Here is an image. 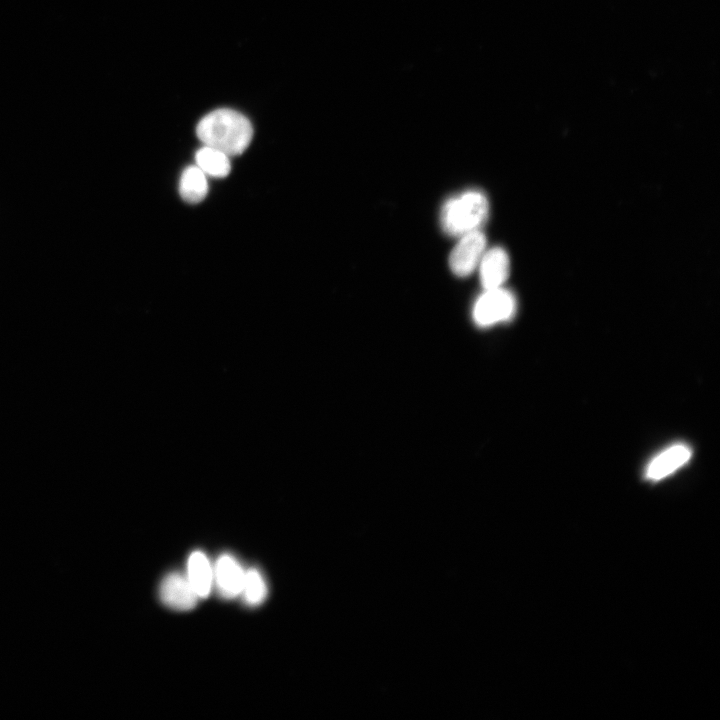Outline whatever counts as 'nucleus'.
<instances>
[{
    "mask_svg": "<svg viewBox=\"0 0 720 720\" xmlns=\"http://www.w3.org/2000/svg\"><path fill=\"white\" fill-rule=\"evenodd\" d=\"M196 134L205 146L218 149L230 157L247 149L253 137V127L243 114L220 108L200 119Z\"/></svg>",
    "mask_w": 720,
    "mask_h": 720,
    "instance_id": "nucleus-1",
    "label": "nucleus"
},
{
    "mask_svg": "<svg viewBox=\"0 0 720 720\" xmlns=\"http://www.w3.org/2000/svg\"><path fill=\"white\" fill-rule=\"evenodd\" d=\"M489 204L484 193L470 190L449 198L440 213L443 230L452 236H462L479 230L485 222Z\"/></svg>",
    "mask_w": 720,
    "mask_h": 720,
    "instance_id": "nucleus-2",
    "label": "nucleus"
},
{
    "mask_svg": "<svg viewBox=\"0 0 720 720\" xmlns=\"http://www.w3.org/2000/svg\"><path fill=\"white\" fill-rule=\"evenodd\" d=\"M516 310L514 295L503 287L485 289L473 308L474 321L479 326H491L509 320Z\"/></svg>",
    "mask_w": 720,
    "mask_h": 720,
    "instance_id": "nucleus-3",
    "label": "nucleus"
},
{
    "mask_svg": "<svg viewBox=\"0 0 720 720\" xmlns=\"http://www.w3.org/2000/svg\"><path fill=\"white\" fill-rule=\"evenodd\" d=\"M449 256L451 271L460 277L469 275L478 266L485 252L486 238L480 230L460 236Z\"/></svg>",
    "mask_w": 720,
    "mask_h": 720,
    "instance_id": "nucleus-4",
    "label": "nucleus"
},
{
    "mask_svg": "<svg viewBox=\"0 0 720 720\" xmlns=\"http://www.w3.org/2000/svg\"><path fill=\"white\" fill-rule=\"evenodd\" d=\"M161 601L169 608L186 611L193 609L199 596L188 578L178 572L165 576L160 585Z\"/></svg>",
    "mask_w": 720,
    "mask_h": 720,
    "instance_id": "nucleus-5",
    "label": "nucleus"
},
{
    "mask_svg": "<svg viewBox=\"0 0 720 720\" xmlns=\"http://www.w3.org/2000/svg\"><path fill=\"white\" fill-rule=\"evenodd\" d=\"M481 284L485 289L502 287L510 272L507 252L500 247L485 250L478 264Z\"/></svg>",
    "mask_w": 720,
    "mask_h": 720,
    "instance_id": "nucleus-6",
    "label": "nucleus"
},
{
    "mask_svg": "<svg viewBox=\"0 0 720 720\" xmlns=\"http://www.w3.org/2000/svg\"><path fill=\"white\" fill-rule=\"evenodd\" d=\"M213 576L224 598H234L242 592L245 572L232 556L223 554L218 558Z\"/></svg>",
    "mask_w": 720,
    "mask_h": 720,
    "instance_id": "nucleus-7",
    "label": "nucleus"
},
{
    "mask_svg": "<svg viewBox=\"0 0 720 720\" xmlns=\"http://www.w3.org/2000/svg\"><path fill=\"white\" fill-rule=\"evenodd\" d=\"M691 449L684 444H676L658 454L647 466L646 477L657 481L667 477L691 458Z\"/></svg>",
    "mask_w": 720,
    "mask_h": 720,
    "instance_id": "nucleus-8",
    "label": "nucleus"
},
{
    "mask_svg": "<svg viewBox=\"0 0 720 720\" xmlns=\"http://www.w3.org/2000/svg\"><path fill=\"white\" fill-rule=\"evenodd\" d=\"M187 578L199 598H206L209 595L213 581V571L203 552L195 551L190 555Z\"/></svg>",
    "mask_w": 720,
    "mask_h": 720,
    "instance_id": "nucleus-9",
    "label": "nucleus"
},
{
    "mask_svg": "<svg viewBox=\"0 0 720 720\" xmlns=\"http://www.w3.org/2000/svg\"><path fill=\"white\" fill-rule=\"evenodd\" d=\"M207 192V175L197 165L187 167L179 182V193L183 200L196 204L206 197Z\"/></svg>",
    "mask_w": 720,
    "mask_h": 720,
    "instance_id": "nucleus-10",
    "label": "nucleus"
},
{
    "mask_svg": "<svg viewBox=\"0 0 720 720\" xmlns=\"http://www.w3.org/2000/svg\"><path fill=\"white\" fill-rule=\"evenodd\" d=\"M196 165L208 176L222 178L229 174L231 163L229 156L222 151L203 146L195 155Z\"/></svg>",
    "mask_w": 720,
    "mask_h": 720,
    "instance_id": "nucleus-11",
    "label": "nucleus"
},
{
    "mask_svg": "<svg viewBox=\"0 0 720 720\" xmlns=\"http://www.w3.org/2000/svg\"><path fill=\"white\" fill-rule=\"evenodd\" d=\"M246 602L255 606L263 602L267 589L261 574L256 569H249L245 572L242 592Z\"/></svg>",
    "mask_w": 720,
    "mask_h": 720,
    "instance_id": "nucleus-12",
    "label": "nucleus"
}]
</instances>
